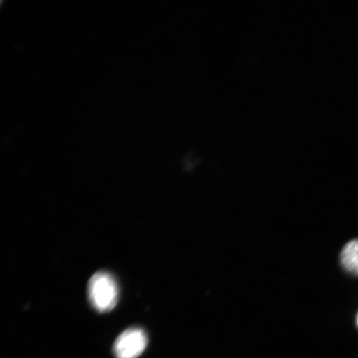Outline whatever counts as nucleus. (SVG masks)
Segmentation results:
<instances>
[{
    "label": "nucleus",
    "mask_w": 358,
    "mask_h": 358,
    "mask_svg": "<svg viewBox=\"0 0 358 358\" xmlns=\"http://www.w3.org/2000/svg\"><path fill=\"white\" fill-rule=\"evenodd\" d=\"M89 301L97 312H110L119 299V288L114 277L106 271L96 272L88 283Z\"/></svg>",
    "instance_id": "f257e3e1"
},
{
    "label": "nucleus",
    "mask_w": 358,
    "mask_h": 358,
    "mask_svg": "<svg viewBox=\"0 0 358 358\" xmlns=\"http://www.w3.org/2000/svg\"><path fill=\"white\" fill-rule=\"evenodd\" d=\"M148 339L144 330L131 328L120 334L114 345L117 358H137L145 351Z\"/></svg>",
    "instance_id": "f03ea898"
},
{
    "label": "nucleus",
    "mask_w": 358,
    "mask_h": 358,
    "mask_svg": "<svg viewBox=\"0 0 358 358\" xmlns=\"http://www.w3.org/2000/svg\"><path fill=\"white\" fill-rule=\"evenodd\" d=\"M340 262L344 270L358 275V239L349 241L340 254Z\"/></svg>",
    "instance_id": "7ed1b4c3"
},
{
    "label": "nucleus",
    "mask_w": 358,
    "mask_h": 358,
    "mask_svg": "<svg viewBox=\"0 0 358 358\" xmlns=\"http://www.w3.org/2000/svg\"><path fill=\"white\" fill-rule=\"evenodd\" d=\"M357 324L358 326V315H357Z\"/></svg>",
    "instance_id": "20e7f679"
}]
</instances>
